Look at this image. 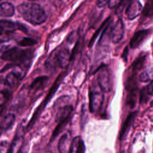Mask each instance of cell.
I'll return each instance as SVG.
<instances>
[{
  "label": "cell",
  "instance_id": "obj_25",
  "mask_svg": "<svg viewBox=\"0 0 153 153\" xmlns=\"http://www.w3.org/2000/svg\"><path fill=\"white\" fill-rule=\"evenodd\" d=\"M149 93L148 92L147 87H145L142 88L140 93V99H139V103L140 104H145L149 100Z\"/></svg>",
  "mask_w": 153,
  "mask_h": 153
},
{
  "label": "cell",
  "instance_id": "obj_29",
  "mask_svg": "<svg viewBox=\"0 0 153 153\" xmlns=\"http://www.w3.org/2000/svg\"><path fill=\"white\" fill-rule=\"evenodd\" d=\"M121 1H115V0H111L108 2V7L110 8H114L115 7H117L118 5L120 4Z\"/></svg>",
  "mask_w": 153,
  "mask_h": 153
},
{
  "label": "cell",
  "instance_id": "obj_30",
  "mask_svg": "<svg viewBox=\"0 0 153 153\" xmlns=\"http://www.w3.org/2000/svg\"><path fill=\"white\" fill-rule=\"evenodd\" d=\"M28 145L27 143H23L20 148L19 150L17 153H27L28 152Z\"/></svg>",
  "mask_w": 153,
  "mask_h": 153
},
{
  "label": "cell",
  "instance_id": "obj_21",
  "mask_svg": "<svg viewBox=\"0 0 153 153\" xmlns=\"http://www.w3.org/2000/svg\"><path fill=\"white\" fill-rule=\"evenodd\" d=\"M137 101V90L133 89L130 91L129 94L127 97V104L130 106V108L135 107Z\"/></svg>",
  "mask_w": 153,
  "mask_h": 153
},
{
  "label": "cell",
  "instance_id": "obj_24",
  "mask_svg": "<svg viewBox=\"0 0 153 153\" xmlns=\"http://www.w3.org/2000/svg\"><path fill=\"white\" fill-rule=\"evenodd\" d=\"M109 19H110V17H108L107 18L101 25V26L99 27V29L96 30V32L93 34V35L92 36L90 42H89V44H88V47H92V45H93V44L94 43V41L96 39V38L97 37V36L99 35V34L100 33V31L102 30V29L105 26H106L108 23H109Z\"/></svg>",
  "mask_w": 153,
  "mask_h": 153
},
{
  "label": "cell",
  "instance_id": "obj_32",
  "mask_svg": "<svg viewBox=\"0 0 153 153\" xmlns=\"http://www.w3.org/2000/svg\"><path fill=\"white\" fill-rule=\"evenodd\" d=\"M109 1H106V0H99L97 1V6L99 8L101 7H105L106 5H107L108 4Z\"/></svg>",
  "mask_w": 153,
  "mask_h": 153
},
{
  "label": "cell",
  "instance_id": "obj_15",
  "mask_svg": "<svg viewBox=\"0 0 153 153\" xmlns=\"http://www.w3.org/2000/svg\"><path fill=\"white\" fill-rule=\"evenodd\" d=\"M48 81V77L47 76H41L36 78L30 84L29 88L31 90L37 91L43 89Z\"/></svg>",
  "mask_w": 153,
  "mask_h": 153
},
{
  "label": "cell",
  "instance_id": "obj_8",
  "mask_svg": "<svg viewBox=\"0 0 153 153\" xmlns=\"http://www.w3.org/2000/svg\"><path fill=\"white\" fill-rule=\"evenodd\" d=\"M141 3L138 1H131L129 2L127 7L126 13L130 20H133L139 16L142 11Z\"/></svg>",
  "mask_w": 153,
  "mask_h": 153
},
{
  "label": "cell",
  "instance_id": "obj_7",
  "mask_svg": "<svg viewBox=\"0 0 153 153\" xmlns=\"http://www.w3.org/2000/svg\"><path fill=\"white\" fill-rule=\"evenodd\" d=\"M124 27L121 19H119L111 27L110 30V38L114 43H118L120 41L124 35Z\"/></svg>",
  "mask_w": 153,
  "mask_h": 153
},
{
  "label": "cell",
  "instance_id": "obj_27",
  "mask_svg": "<svg viewBox=\"0 0 153 153\" xmlns=\"http://www.w3.org/2000/svg\"><path fill=\"white\" fill-rule=\"evenodd\" d=\"M139 79L142 82H148L150 80L151 76L147 71H144L140 74Z\"/></svg>",
  "mask_w": 153,
  "mask_h": 153
},
{
  "label": "cell",
  "instance_id": "obj_10",
  "mask_svg": "<svg viewBox=\"0 0 153 153\" xmlns=\"http://www.w3.org/2000/svg\"><path fill=\"white\" fill-rule=\"evenodd\" d=\"M73 111V106L72 105H65L60 107L55 116V121L58 124L71 119L72 112Z\"/></svg>",
  "mask_w": 153,
  "mask_h": 153
},
{
  "label": "cell",
  "instance_id": "obj_26",
  "mask_svg": "<svg viewBox=\"0 0 153 153\" xmlns=\"http://www.w3.org/2000/svg\"><path fill=\"white\" fill-rule=\"evenodd\" d=\"M143 14L145 16H150L153 14V2H148L143 10Z\"/></svg>",
  "mask_w": 153,
  "mask_h": 153
},
{
  "label": "cell",
  "instance_id": "obj_16",
  "mask_svg": "<svg viewBox=\"0 0 153 153\" xmlns=\"http://www.w3.org/2000/svg\"><path fill=\"white\" fill-rule=\"evenodd\" d=\"M85 146L84 142L80 136H76L72 139L71 153H84Z\"/></svg>",
  "mask_w": 153,
  "mask_h": 153
},
{
  "label": "cell",
  "instance_id": "obj_22",
  "mask_svg": "<svg viewBox=\"0 0 153 153\" xmlns=\"http://www.w3.org/2000/svg\"><path fill=\"white\" fill-rule=\"evenodd\" d=\"M37 41L33 38L24 37L19 41L17 42V44L20 47H29L32 46L37 44Z\"/></svg>",
  "mask_w": 153,
  "mask_h": 153
},
{
  "label": "cell",
  "instance_id": "obj_12",
  "mask_svg": "<svg viewBox=\"0 0 153 153\" xmlns=\"http://www.w3.org/2000/svg\"><path fill=\"white\" fill-rule=\"evenodd\" d=\"M72 139H71L68 133H65L58 143V149L60 153H71Z\"/></svg>",
  "mask_w": 153,
  "mask_h": 153
},
{
  "label": "cell",
  "instance_id": "obj_35",
  "mask_svg": "<svg viewBox=\"0 0 153 153\" xmlns=\"http://www.w3.org/2000/svg\"><path fill=\"white\" fill-rule=\"evenodd\" d=\"M121 153H125V152H124V151H122V152H121Z\"/></svg>",
  "mask_w": 153,
  "mask_h": 153
},
{
  "label": "cell",
  "instance_id": "obj_2",
  "mask_svg": "<svg viewBox=\"0 0 153 153\" xmlns=\"http://www.w3.org/2000/svg\"><path fill=\"white\" fill-rule=\"evenodd\" d=\"M32 58L30 50H23L18 47H13L4 51L1 59L5 61L11 62L22 69L27 68Z\"/></svg>",
  "mask_w": 153,
  "mask_h": 153
},
{
  "label": "cell",
  "instance_id": "obj_19",
  "mask_svg": "<svg viewBox=\"0 0 153 153\" xmlns=\"http://www.w3.org/2000/svg\"><path fill=\"white\" fill-rule=\"evenodd\" d=\"M57 65L59 64L57 59V53L56 54L53 53L45 60L44 64L45 69L47 72H51L56 69Z\"/></svg>",
  "mask_w": 153,
  "mask_h": 153
},
{
  "label": "cell",
  "instance_id": "obj_20",
  "mask_svg": "<svg viewBox=\"0 0 153 153\" xmlns=\"http://www.w3.org/2000/svg\"><path fill=\"white\" fill-rule=\"evenodd\" d=\"M146 62V56H140L138 57L137 59L134 60V61L133 62L131 67L132 68V69L134 72H136L137 71H139L142 69Z\"/></svg>",
  "mask_w": 153,
  "mask_h": 153
},
{
  "label": "cell",
  "instance_id": "obj_13",
  "mask_svg": "<svg viewBox=\"0 0 153 153\" xmlns=\"http://www.w3.org/2000/svg\"><path fill=\"white\" fill-rule=\"evenodd\" d=\"M23 72H20L17 69H15L8 73L5 79V84L11 87H14L19 81L22 79L24 76Z\"/></svg>",
  "mask_w": 153,
  "mask_h": 153
},
{
  "label": "cell",
  "instance_id": "obj_34",
  "mask_svg": "<svg viewBox=\"0 0 153 153\" xmlns=\"http://www.w3.org/2000/svg\"><path fill=\"white\" fill-rule=\"evenodd\" d=\"M147 88L149 94L151 96H153V79L150 82V84L147 86Z\"/></svg>",
  "mask_w": 153,
  "mask_h": 153
},
{
  "label": "cell",
  "instance_id": "obj_4",
  "mask_svg": "<svg viewBox=\"0 0 153 153\" xmlns=\"http://www.w3.org/2000/svg\"><path fill=\"white\" fill-rule=\"evenodd\" d=\"M97 82L102 91L109 92L112 88V81L109 70L107 67H102L97 75Z\"/></svg>",
  "mask_w": 153,
  "mask_h": 153
},
{
  "label": "cell",
  "instance_id": "obj_11",
  "mask_svg": "<svg viewBox=\"0 0 153 153\" xmlns=\"http://www.w3.org/2000/svg\"><path fill=\"white\" fill-rule=\"evenodd\" d=\"M57 59L59 66L60 68H66L71 60V54L67 48H62L57 53Z\"/></svg>",
  "mask_w": 153,
  "mask_h": 153
},
{
  "label": "cell",
  "instance_id": "obj_17",
  "mask_svg": "<svg viewBox=\"0 0 153 153\" xmlns=\"http://www.w3.org/2000/svg\"><path fill=\"white\" fill-rule=\"evenodd\" d=\"M15 115L13 114H7L4 118L2 120L1 123V131H6L10 129L14 122H15Z\"/></svg>",
  "mask_w": 153,
  "mask_h": 153
},
{
  "label": "cell",
  "instance_id": "obj_5",
  "mask_svg": "<svg viewBox=\"0 0 153 153\" xmlns=\"http://www.w3.org/2000/svg\"><path fill=\"white\" fill-rule=\"evenodd\" d=\"M16 29H19L26 33L27 29L22 23L18 22H14L10 20H1L0 22V33L1 35L4 34L5 35H10Z\"/></svg>",
  "mask_w": 153,
  "mask_h": 153
},
{
  "label": "cell",
  "instance_id": "obj_23",
  "mask_svg": "<svg viewBox=\"0 0 153 153\" xmlns=\"http://www.w3.org/2000/svg\"><path fill=\"white\" fill-rule=\"evenodd\" d=\"M136 85V74H133L128 77L127 79L125 85L126 89L129 91H131L133 89H135V86Z\"/></svg>",
  "mask_w": 153,
  "mask_h": 153
},
{
  "label": "cell",
  "instance_id": "obj_3",
  "mask_svg": "<svg viewBox=\"0 0 153 153\" xmlns=\"http://www.w3.org/2000/svg\"><path fill=\"white\" fill-rule=\"evenodd\" d=\"M65 75V73H61V74L58 76V77L57 78V79H56V81H54L53 85H52V87H51V88H50V90H49L48 94L47 95V96H46V97L44 99V101L41 103L40 106L36 109V111L33 114V116H32L31 120H30L29 123H28L27 126V131H29V130L32 127L33 125L34 124V123H35V121H36V118H37L38 117V115L39 114L40 112L42 111V109H43V108L45 106L47 103L49 101V100H50V99H51V97L53 96V95L54 94V93L55 91H56L57 88L59 87V85H60V82H61V81H62V79H63V78L64 77Z\"/></svg>",
  "mask_w": 153,
  "mask_h": 153
},
{
  "label": "cell",
  "instance_id": "obj_6",
  "mask_svg": "<svg viewBox=\"0 0 153 153\" xmlns=\"http://www.w3.org/2000/svg\"><path fill=\"white\" fill-rule=\"evenodd\" d=\"M89 108L91 112H96L99 111L103 101V94L97 90L90 91Z\"/></svg>",
  "mask_w": 153,
  "mask_h": 153
},
{
  "label": "cell",
  "instance_id": "obj_28",
  "mask_svg": "<svg viewBox=\"0 0 153 153\" xmlns=\"http://www.w3.org/2000/svg\"><path fill=\"white\" fill-rule=\"evenodd\" d=\"M127 2V1H121L120 2V4L118 5V6L117 7V10H116L115 13L120 14V13H122L124 7H126Z\"/></svg>",
  "mask_w": 153,
  "mask_h": 153
},
{
  "label": "cell",
  "instance_id": "obj_33",
  "mask_svg": "<svg viewBox=\"0 0 153 153\" xmlns=\"http://www.w3.org/2000/svg\"><path fill=\"white\" fill-rule=\"evenodd\" d=\"M128 48L127 46L126 47V48H124V50H123V54H122V58L124 59V60L125 62L127 61V56H128Z\"/></svg>",
  "mask_w": 153,
  "mask_h": 153
},
{
  "label": "cell",
  "instance_id": "obj_18",
  "mask_svg": "<svg viewBox=\"0 0 153 153\" xmlns=\"http://www.w3.org/2000/svg\"><path fill=\"white\" fill-rule=\"evenodd\" d=\"M14 13V7L11 3L4 2L0 4V15L1 17H11Z\"/></svg>",
  "mask_w": 153,
  "mask_h": 153
},
{
  "label": "cell",
  "instance_id": "obj_9",
  "mask_svg": "<svg viewBox=\"0 0 153 153\" xmlns=\"http://www.w3.org/2000/svg\"><path fill=\"white\" fill-rule=\"evenodd\" d=\"M150 29H143L137 31L132 36L130 41V46L131 48H136L149 35Z\"/></svg>",
  "mask_w": 153,
  "mask_h": 153
},
{
  "label": "cell",
  "instance_id": "obj_14",
  "mask_svg": "<svg viewBox=\"0 0 153 153\" xmlns=\"http://www.w3.org/2000/svg\"><path fill=\"white\" fill-rule=\"evenodd\" d=\"M137 114V111H134L131 113H130L128 117L126 118L122 127L120 132V135H119V139L120 140H122L126 135L127 134L136 115Z\"/></svg>",
  "mask_w": 153,
  "mask_h": 153
},
{
  "label": "cell",
  "instance_id": "obj_31",
  "mask_svg": "<svg viewBox=\"0 0 153 153\" xmlns=\"http://www.w3.org/2000/svg\"><path fill=\"white\" fill-rule=\"evenodd\" d=\"M75 37H76V32L75 31H72L68 35L67 38V41L68 42H73L75 39Z\"/></svg>",
  "mask_w": 153,
  "mask_h": 153
},
{
  "label": "cell",
  "instance_id": "obj_1",
  "mask_svg": "<svg viewBox=\"0 0 153 153\" xmlns=\"http://www.w3.org/2000/svg\"><path fill=\"white\" fill-rule=\"evenodd\" d=\"M17 10L26 22L32 25H41L47 19L44 9L37 3L22 2L17 5Z\"/></svg>",
  "mask_w": 153,
  "mask_h": 153
}]
</instances>
